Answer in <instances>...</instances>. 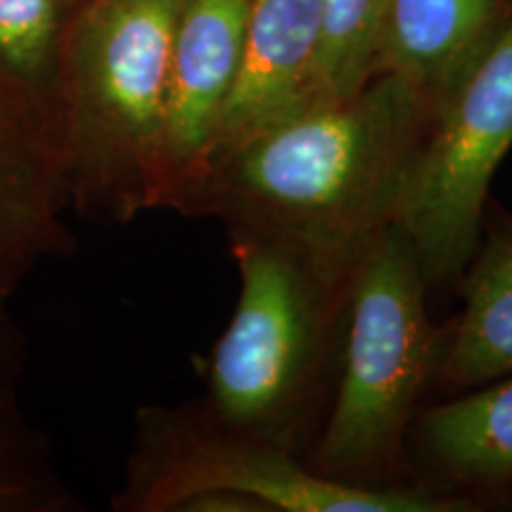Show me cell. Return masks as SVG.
I'll return each instance as SVG.
<instances>
[{
	"label": "cell",
	"mask_w": 512,
	"mask_h": 512,
	"mask_svg": "<svg viewBox=\"0 0 512 512\" xmlns=\"http://www.w3.org/2000/svg\"><path fill=\"white\" fill-rule=\"evenodd\" d=\"M512 147V19L437 114L396 226L427 285H458L475 254L489 188Z\"/></svg>",
	"instance_id": "obj_6"
},
{
	"label": "cell",
	"mask_w": 512,
	"mask_h": 512,
	"mask_svg": "<svg viewBox=\"0 0 512 512\" xmlns=\"http://www.w3.org/2000/svg\"><path fill=\"white\" fill-rule=\"evenodd\" d=\"M408 444L427 489L475 510L512 505V375L420 413Z\"/></svg>",
	"instance_id": "obj_9"
},
{
	"label": "cell",
	"mask_w": 512,
	"mask_h": 512,
	"mask_svg": "<svg viewBox=\"0 0 512 512\" xmlns=\"http://www.w3.org/2000/svg\"><path fill=\"white\" fill-rule=\"evenodd\" d=\"M240 299L204 368L200 411L309 460L335 389L354 266L235 233Z\"/></svg>",
	"instance_id": "obj_2"
},
{
	"label": "cell",
	"mask_w": 512,
	"mask_h": 512,
	"mask_svg": "<svg viewBox=\"0 0 512 512\" xmlns=\"http://www.w3.org/2000/svg\"><path fill=\"white\" fill-rule=\"evenodd\" d=\"M456 287L463 309L441 332L432 377L446 399L512 375V214L494 200Z\"/></svg>",
	"instance_id": "obj_11"
},
{
	"label": "cell",
	"mask_w": 512,
	"mask_h": 512,
	"mask_svg": "<svg viewBox=\"0 0 512 512\" xmlns=\"http://www.w3.org/2000/svg\"><path fill=\"white\" fill-rule=\"evenodd\" d=\"M434 119L401 76L377 74L351 98L214 152L176 211L219 219L228 235H264L356 266L399 221Z\"/></svg>",
	"instance_id": "obj_1"
},
{
	"label": "cell",
	"mask_w": 512,
	"mask_h": 512,
	"mask_svg": "<svg viewBox=\"0 0 512 512\" xmlns=\"http://www.w3.org/2000/svg\"><path fill=\"white\" fill-rule=\"evenodd\" d=\"M181 0H83L64 64L69 211L124 226L157 209L171 48Z\"/></svg>",
	"instance_id": "obj_3"
},
{
	"label": "cell",
	"mask_w": 512,
	"mask_h": 512,
	"mask_svg": "<svg viewBox=\"0 0 512 512\" xmlns=\"http://www.w3.org/2000/svg\"><path fill=\"white\" fill-rule=\"evenodd\" d=\"M81 5L0 0V105L36 138L60 176L64 64Z\"/></svg>",
	"instance_id": "obj_12"
},
{
	"label": "cell",
	"mask_w": 512,
	"mask_h": 512,
	"mask_svg": "<svg viewBox=\"0 0 512 512\" xmlns=\"http://www.w3.org/2000/svg\"><path fill=\"white\" fill-rule=\"evenodd\" d=\"M202 496H235L283 512H470L463 498L422 484L361 489L320 475L309 460L228 430L197 403L138 411L119 512H183Z\"/></svg>",
	"instance_id": "obj_5"
},
{
	"label": "cell",
	"mask_w": 512,
	"mask_h": 512,
	"mask_svg": "<svg viewBox=\"0 0 512 512\" xmlns=\"http://www.w3.org/2000/svg\"><path fill=\"white\" fill-rule=\"evenodd\" d=\"M67 211L53 159L0 105V292L12 297L43 261L72 252Z\"/></svg>",
	"instance_id": "obj_13"
},
{
	"label": "cell",
	"mask_w": 512,
	"mask_h": 512,
	"mask_svg": "<svg viewBox=\"0 0 512 512\" xmlns=\"http://www.w3.org/2000/svg\"><path fill=\"white\" fill-rule=\"evenodd\" d=\"M389 0H320V102L344 100L377 74Z\"/></svg>",
	"instance_id": "obj_14"
},
{
	"label": "cell",
	"mask_w": 512,
	"mask_h": 512,
	"mask_svg": "<svg viewBox=\"0 0 512 512\" xmlns=\"http://www.w3.org/2000/svg\"><path fill=\"white\" fill-rule=\"evenodd\" d=\"M510 19L512 0H389L377 74L401 76L439 114Z\"/></svg>",
	"instance_id": "obj_10"
},
{
	"label": "cell",
	"mask_w": 512,
	"mask_h": 512,
	"mask_svg": "<svg viewBox=\"0 0 512 512\" xmlns=\"http://www.w3.org/2000/svg\"><path fill=\"white\" fill-rule=\"evenodd\" d=\"M320 43V0L249 3L240 69L223 107L209 157L320 105Z\"/></svg>",
	"instance_id": "obj_8"
},
{
	"label": "cell",
	"mask_w": 512,
	"mask_h": 512,
	"mask_svg": "<svg viewBox=\"0 0 512 512\" xmlns=\"http://www.w3.org/2000/svg\"><path fill=\"white\" fill-rule=\"evenodd\" d=\"M411 242L389 226L351 271L335 389L309 465L335 482L396 489L418 406L432 387L441 330Z\"/></svg>",
	"instance_id": "obj_4"
},
{
	"label": "cell",
	"mask_w": 512,
	"mask_h": 512,
	"mask_svg": "<svg viewBox=\"0 0 512 512\" xmlns=\"http://www.w3.org/2000/svg\"><path fill=\"white\" fill-rule=\"evenodd\" d=\"M252 0H181L166 95L157 209H178L214 145L238 76Z\"/></svg>",
	"instance_id": "obj_7"
}]
</instances>
